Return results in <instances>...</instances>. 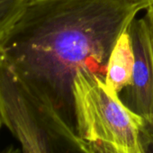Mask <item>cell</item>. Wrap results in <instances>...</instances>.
<instances>
[{
    "label": "cell",
    "mask_w": 153,
    "mask_h": 153,
    "mask_svg": "<svg viewBox=\"0 0 153 153\" xmlns=\"http://www.w3.org/2000/svg\"><path fill=\"white\" fill-rule=\"evenodd\" d=\"M147 6L131 0H33L0 41V58L33 95L75 129L74 82L105 81L112 50Z\"/></svg>",
    "instance_id": "obj_1"
},
{
    "label": "cell",
    "mask_w": 153,
    "mask_h": 153,
    "mask_svg": "<svg viewBox=\"0 0 153 153\" xmlns=\"http://www.w3.org/2000/svg\"><path fill=\"white\" fill-rule=\"evenodd\" d=\"M75 132L82 153H147L145 120L124 105L118 93L82 69L74 82Z\"/></svg>",
    "instance_id": "obj_2"
},
{
    "label": "cell",
    "mask_w": 153,
    "mask_h": 153,
    "mask_svg": "<svg viewBox=\"0 0 153 153\" xmlns=\"http://www.w3.org/2000/svg\"><path fill=\"white\" fill-rule=\"evenodd\" d=\"M133 54L134 65L129 85L118 95L126 107L153 123V46L147 22L134 18L127 28Z\"/></svg>",
    "instance_id": "obj_3"
},
{
    "label": "cell",
    "mask_w": 153,
    "mask_h": 153,
    "mask_svg": "<svg viewBox=\"0 0 153 153\" xmlns=\"http://www.w3.org/2000/svg\"><path fill=\"white\" fill-rule=\"evenodd\" d=\"M133 65L132 45L129 33L126 30L118 38L110 54L105 76L106 85L119 94L131 81Z\"/></svg>",
    "instance_id": "obj_4"
},
{
    "label": "cell",
    "mask_w": 153,
    "mask_h": 153,
    "mask_svg": "<svg viewBox=\"0 0 153 153\" xmlns=\"http://www.w3.org/2000/svg\"><path fill=\"white\" fill-rule=\"evenodd\" d=\"M29 0H0V41L23 12Z\"/></svg>",
    "instance_id": "obj_5"
},
{
    "label": "cell",
    "mask_w": 153,
    "mask_h": 153,
    "mask_svg": "<svg viewBox=\"0 0 153 153\" xmlns=\"http://www.w3.org/2000/svg\"><path fill=\"white\" fill-rule=\"evenodd\" d=\"M142 138L147 153H153V123L145 121L142 130Z\"/></svg>",
    "instance_id": "obj_6"
},
{
    "label": "cell",
    "mask_w": 153,
    "mask_h": 153,
    "mask_svg": "<svg viewBox=\"0 0 153 153\" xmlns=\"http://www.w3.org/2000/svg\"><path fill=\"white\" fill-rule=\"evenodd\" d=\"M144 18L149 26V30L151 41H152V46H153V5L146 8V14L144 16Z\"/></svg>",
    "instance_id": "obj_7"
},
{
    "label": "cell",
    "mask_w": 153,
    "mask_h": 153,
    "mask_svg": "<svg viewBox=\"0 0 153 153\" xmlns=\"http://www.w3.org/2000/svg\"><path fill=\"white\" fill-rule=\"evenodd\" d=\"M131 1H134V2L144 4L145 6H147V7H149V6L153 5V0H131Z\"/></svg>",
    "instance_id": "obj_8"
},
{
    "label": "cell",
    "mask_w": 153,
    "mask_h": 153,
    "mask_svg": "<svg viewBox=\"0 0 153 153\" xmlns=\"http://www.w3.org/2000/svg\"><path fill=\"white\" fill-rule=\"evenodd\" d=\"M5 153H21V150H20V149H14V148H10V149H8Z\"/></svg>",
    "instance_id": "obj_9"
},
{
    "label": "cell",
    "mask_w": 153,
    "mask_h": 153,
    "mask_svg": "<svg viewBox=\"0 0 153 153\" xmlns=\"http://www.w3.org/2000/svg\"><path fill=\"white\" fill-rule=\"evenodd\" d=\"M2 126H3V123H2V122H1V120H0V130H1V128H2Z\"/></svg>",
    "instance_id": "obj_10"
},
{
    "label": "cell",
    "mask_w": 153,
    "mask_h": 153,
    "mask_svg": "<svg viewBox=\"0 0 153 153\" xmlns=\"http://www.w3.org/2000/svg\"><path fill=\"white\" fill-rule=\"evenodd\" d=\"M29 1H33V0H29Z\"/></svg>",
    "instance_id": "obj_11"
}]
</instances>
